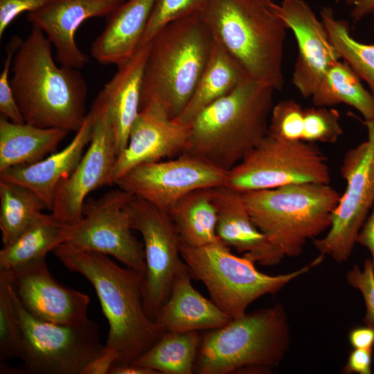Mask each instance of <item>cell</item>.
Returning a JSON list of instances; mask_svg holds the SVG:
<instances>
[{"label": "cell", "mask_w": 374, "mask_h": 374, "mask_svg": "<svg viewBox=\"0 0 374 374\" xmlns=\"http://www.w3.org/2000/svg\"><path fill=\"white\" fill-rule=\"evenodd\" d=\"M53 252L69 271L81 274L93 285L109 324L105 348L118 356L114 365L132 363L166 332L145 311L143 275L118 266L109 256L69 242Z\"/></svg>", "instance_id": "1"}, {"label": "cell", "mask_w": 374, "mask_h": 374, "mask_svg": "<svg viewBox=\"0 0 374 374\" xmlns=\"http://www.w3.org/2000/svg\"><path fill=\"white\" fill-rule=\"evenodd\" d=\"M12 90L26 123L78 132L84 121L87 84L78 69L57 66L52 44L32 26L14 57Z\"/></svg>", "instance_id": "2"}, {"label": "cell", "mask_w": 374, "mask_h": 374, "mask_svg": "<svg viewBox=\"0 0 374 374\" xmlns=\"http://www.w3.org/2000/svg\"><path fill=\"white\" fill-rule=\"evenodd\" d=\"M200 15L213 39L249 79L275 91L283 88L289 28L280 5L274 0H209Z\"/></svg>", "instance_id": "3"}, {"label": "cell", "mask_w": 374, "mask_h": 374, "mask_svg": "<svg viewBox=\"0 0 374 374\" xmlns=\"http://www.w3.org/2000/svg\"><path fill=\"white\" fill-rule=\"evenodd\" d=\"M274 91L245 79L193 120L183 154L229 172L268 134Z\"/></svg>", "instance_id": "4"}, {"label": "cell", "mask_w": 374, "mask_h": 374, "mask_svg": "<svg viewBox=\"0 0 374 374\" xmlns=\"http://www.w3.org/2000/svg\"><path fill=\"white\" fill-rule=\"evenodd\" d=\"M150 42L140 108L154 104L175 119L193 94L213 38L200 13H195L168 24Z\"/></svg>", "instance_id": "5"}, {"label": "cell", "mask_w": 374, "mask_h": 374, "mask_svg": "<svg viewBox=\"0 0 374 374\" xmlns=\"http://www.w3.org/2000/svg\"><path fill=\"white\" fill-rule=\"evenodd\" d=\"M290 343L289 322L281 304L246 313L202 336L194 373L269 371L283 360Z\"/></svg>", "instance_id": "6"}, {"label": "cell", "mask_w": 374, "mask_h": 374, "mask_svg": "<svg viewBox=\"0 0 374 374\" xmlns=\"http://www.w3.org/2000/svg\"><path fill=\"white\" fill-rule=\"evenodd\" d=\"M258 228L285 256L301 254L330 226L341 195L330 184L302 183L242 193Z\"/></svg>", "instance_id": "7"}, {"label": "cell", "mask_w": 374, "mask_h": 374, "mask_svg": "<svg viewBox=\"0 0 374 374\" xmlns=\"http://www.w3.org/2000/svg\"><path fill=\"white\" fill-rule=\"evenodd\" d=\"M181 256L192 278L204 283L211 299L231 319L242 317L251 303L277 293L325 258L320 254L296 270L273 276L258 270L253 260L231 253L220 240L199 247L181 244Z\"/></svg>", "instance_id": "8"}, {"label": "cell", "mask_w": 374, "mask_h": 374, "mask_svg": "<svg viewBox=\"0 0 374 374\" xmlns=\"http://www.w3.org/2000/svg\"><path fill=\"white\" fill-rule=\"evenodd\" d=\"M9 291L22 335L19 358L24 373L82 374L103 351L105 345L94 321L62 325L39 319L24 308L10 281Z\"/></svg>", "instance_id": "9"}, {"label": "cell", "mask_w": 374, "mask_h": 374, "mask_svg": "<svg viewBox=\"0 0 374 374\" xmlns=\"http://www.w3.org/2000/svg\"><path fill=\"white\" fill-rule=\"evenodd\" d=\"M330 181L328 159L316 143L281 140L267 134L228 172L225 186L245 193Z\"/></svg>", "instance_id": "10"}, {"label": "cell", "mask_w": 374, "mask_h": 374, "mask_svg": "<svg viewBox=\"0 0 374 374\" xmlns=\"http://www.w3.org/2000/svg\"><path fill=\"white\" fill-rule=\"evenodd\" d=\"M367 139L350 149L340 172L346 186L327 233L312 240L320 254L342 263L351 256L358 233L374 204V118L365 121Z\"/></svg>", "instance_id": "11"}, {"label": "cell", "mask_w": 374, "mask_h": 374, "mask_svg": "<svg viewBox=\"0 0 374 374\" xmlns=\"http://www.w3.org/2000/svg\"><path fill=\"white\" fill-rule=\"evenodd\" d=\"M130 226L143 240L145 274L142 284L143 307L155 321L168 299L175 276L185 265L181 240L168 213L133 196L127 206Z\"/></svg>", "instance_id": "12"}, {"label": "cell", "mask_w": 374, "mask_h": 374, "mask_svg": "<svg viewBox=\"0 0 374 374\" xmlns=\"http://www.w3.org/2000/svg\"><path fill=\"white\" fill-rule=\"evenodd\" d=\"M133 196L118 188L97 199H87L83 218L70 226L66 242L84 250L113 256L144 277V248L132 233L127 211Z\"/></svg>", "instance_id": "13"}, {"label": "cell", "mask_w": 374, "mask_h": 374, "mask_svg": "<svg viewBox=\"0 0 374 374\" xmlns=\"http://www.w3.org/2000/svg\"><path fill=\"white\" fill-rule=\"evenodd\" d=\"M228 172L188 154L138 165L116 180L118 188L168 211L197 189L225 185Z\"/></svg>", "instance_id": "14"}, {"label": "cell", "mask_w": 374, "mask_h": 374, "mask_svg": "<svg viewBox=\"0 0 374 374\" xmlns=\"http://www.w3.org/2000/svg\"><path fill=\"white\" fill-rule=\"evenodd\" d=\"M92 137L72 172L56 187L51 214L60 222L74 226L83 218V206L91 191L113 185L112 177L118 157L114 136L105 105L96 98Z\"/></svg>", "instance_id": "15"}, {"label": "cell", "mask_w": 374, "mask_h": 374, "mask_svg": "<svg viewBox=\"0 0 374 374\" xmlns=\"http://www.w3.org/2000/svg\"><path fill=\"white\" fill-rule=\"evenodd\" d=\"M6 272L21 303L35 317L62 325H78L89 319V296L55 280L46 260Z\"/></svg>", "instance_id": "16"}, {"label": "cell", "mask_w": 374, "mask_h": 374, "mask_svg": "<svg viewBox=\"0 0 374 374\" xmlns=\"http://www.w3.org/2000/svg\"><path fill=\"white\" fill-rule=\"evenodd\" d=\"M280 8L298 45L292 82L302 96L311 97L328 70L341 58L323 22L305 0H283Z\"/></svg>", "instance_id": "17"}, {"label": "cell", "mask_w": 374, "mask_h": 374, "mask_svg": "<svg viewBox=\"0 0 374 374\" xmlns=\"http://www.w3.org/2000/svg\"><path fill=\"white\" fill-rule=\"evenodd\" d=\"M189 135V125L170 118L159 106L148 104L141 107L130 130L127 144L116 159L112 177L113 184L138 165L183 154Z\"/></svg>", "instance_id": "18"}, {"label": "cell", "mask_w": 374, "mask_h": 374, "mask_svg": "<svg viewBox=\"0 0 374 374\" xmlns=\"http://www.w3.org/2000/svg\"><path fill=\"white\" fill-rule=\"evenodd\" d=\"M125 0H53L37 10L28 12L27 19L40 28L55 49L61 64L80 69L89 56L78 46L75 36L87 19L109 15Z\"/></svg>", "instance_id": "19"}, {"label": "cell", "mask_w": 374, "mask_h": 374, "mask_svg": "<svg viewBox=\"0 0 374 374\" xmlns=\"http://www.w3.org/2000/svg\"><path fill=\"white\" fill-rule=\"evenodd\" d=\"M217 209V235L229 247L263 266H274L285 257L258 228L243 194L225 185L213 188Z\"/></svg>", "instance_id": "20"}, {"label": "cell", "mask_w": 374, "mask_h": 374, "mask_svg": "<svg viewBox=\"0 0 374 374\" xmlns=\"http://www.w3.org/2000/svg\"><path fill=\"white\" fill-rule=\"evenodd\" d=\"M93 125L94 115L90 109L82 126L65 148L37 162L0 172V181L30 188L44 201L47 209L51 211L56 187L72 172L82 158L91 139Z\"/></svg>", "instance_id": "21"}, {"label": "cell", "mask_w": 374, "mask_h": 374, "mask_svg": "<svg viewBox=\"0 0 374 374\" xmlns=\"http://www.w3.org/2000/svg\"><path fill=\"white\" fill-rule=\"evenodd\" d=\"M150 42L138 48L96 97L105 105L118 156L126 147L131 127L140 111L143 70Z\"/></svg>", "instance_id": "22"}, {"label": "cell", "mask_w": 374, "mask_h": 374, "mask_svg": "<svg viewBox=\"0 0 374 374\" xmlns=\"http://www.w3.org/2000/svg\"><path fill=\"white\" fill-rule=\"evenodd\" d=\"M191 278L185 263L177 274L170 296L155 318L166 331L184 332L213 330L231 321L211 299H206L195 289Z\"/></svg>", "instance_id": "23"}, {"label": "cell", "mask_w": 374, "mask_h": 374, "mask_svg": "<svg viewBox=\"0 0 374 374\" xmlns=\"http://www.w3.org/2000/svg\"><path fill=\"white\" fill-rule=\"evenodd\" d=\"M156 0H125L107 16L104 30L91 46L92 57L101 64H116L138 50Z\"/></svg>", "instance_id": "24"}, {"label": "cell", "mask_w": 374, "mask_h": 374, "mask_svg": "<svg viewBox=\"0 0 374 374\" xmlns=\"http://www.w3.org/2000/svg\"><path fill=\"white\" fill-rule=\"evenodd\" d=\"M69 132L61 128L15 123L1 115L0 172L43 159L47 154L54 152Z\"/></svg>", "instance_id": "25"}, {"label": "cell", "mask_w": 374, "mask_h": 374, "mask_svg": "<svg viewBox=\"0 0 374 374\" xmlns=\"http://www.w3.org/2000/svg\"><path fill=\"white\" fill-rule=\"evenodd\" d=\"M249 78L238 62L213 39L211 52L193 96L175 119L189 125L206 107L234 90Z\"/></svg>", "instance_id": "26"}, {"label": "cell", "mask_w": 374, "mask_h": 374, "mask_svg": "<svg viewBox=\"0 0 374 374\" xmlns=\"http://www.w3.org/2000/svg\"><path fill=\"white\" fill-rule=\"evenodd\" d=\"M70 226L62 224L52 214L42 213L18 238L0 251V270L13 271L46 260L47 253L66 242Z\"/></svg>", "instance_id": "27"}, {"label": "cell", "mask_w": 374, "mask_h": 374, "mask_svg": "<svg viewBox=\"0 0 374 374\" xmlns=\"http://www.w3.org/2000/svg\"><path fill=\"white\" fill-rule=\"evenodd\" d=\"M213 188L189 193L167 212L181 244L199 247L220 240L216 232L217 209Z\"/></svg>", "instance_id": "28"}, {"label": "cell", "mask_w": 374, "mask_h": 374, "mask_svg": "<svg viewBox=\"0 0 374 374\" xmlns=\"http://www.w3.org/2000/svg\"><path fill=\"white\" fill-rule=\"evenodd\" d=\"M311 98L314 106L346 104L357 110L365 121L374 118V96L344 61L330 66Z\"/></svg>", "instance_id": "29"}, {"label": "cell", "mask_w": 374, "mask_h": 374, "mask_svg": "<svg viewBox=\"0 0 374 374\" xmlns=\"http://www.w3.org/2000/svg\"><path fill=\"white\" fill-rule=\"evenodd\" d=\"M202 338L198 331H166L132 363L159 374H192Z\"/></svg>", "instance_id": "30"}, {"label": "cell", "mask_w": 374, "mask_h": 374, "mask_svg": "<svg viewBox=\"0 0 374 374\" xmlns=\"http://www.w3.org/2000/svg\"><path fill=\"white\" fill-rule=\"evenodd\" d=\"M46 208L44 201L22 185L0 181V229L3 245L18 238Z\"/></svg>", "instance_id": "31"}, {"label": "cell", "mask_w": 374, "mask_h": 374, "mask_svg": "<svg viewBox=\"0 0 374 374\" xmlns=\"http://www.w3.org/2000/svg\"><path fill=\"white\" fill-rule=\"evenodd\" d=\"M320 14L329 40L340 58L366 82L374 96V44L355 39L347 21L337 19L332 8H323Z\"/></svg>", "instance_id": "32"}, {"label": "cell", "mask_w": 374, "mask_h": 374, "mask_svg": "<svg viewBox=\"0 0 374 374\" xmlns=\"http://www.w3.org/2000/svg\"><path fill=\"white\" fill-rule=\"evenodd\" d=\"M22 335L9 291V279L0 270V362L20 357Z\"/></svg>", "instance_id": "33"}, {"label": "cell", "mask_w": 374, "mask_h": 374, "mask_svg": "<svg viewBox=\"0 0 374 374\" xmlns=\"http://www.w3.org/2000/svg\"><path fill=\"white\" fill-rule=\"evenodd\" d=\"M343 134L339 112L328 107L304 109L302 141L316 143H335Z\"/></svg>", "instance_id": "34"}, {"label": "cell", "mask_w": 374, "mask_h": 374, "mask_svg": "<svg viewBox=\"0 0 374 374\" xmlns=\"http://www.w3.org/2000/svg\"><path fill=\"white\" fill-rule=\"evenodd\" d=\"M209 0H156L140 46L148 44L168 24L195 13H201Z\"/></svg>", "instance_id": "35"}, {"label": "cell", "mask_w": 374, "mask_h": 374, "mask_svg": "<svg viewBox=\"0 0 374 374\" xmlns=\"http://www.w3.org/2000/svg\"><path fill=\"white\" fill-rule=\"evenodd\" d=\"M304 108L293 99L274 105L269 121L268 134L281 140H302Z\"/></svg>", "instance_id": "36"}, {"label": "cell", "mask_w": 374, "mask_h": 374, "mask_svg": "<svg viewBox=\"0 0 374 374\" xmlns=\"http://www.w3.org/2000/svg\"><path fill=\"white\" fill-rule=\"evenodd\" d=\"M23 39L13 35L6 46V58L0 74V112L1 114L15 123H24V117L15 98L10 80V71L16 52L22 44Z\"/></svg>", "instance_id": "37"}, {"label": "cell", "mask_w": 374, "mask_h": 374, "mask_svg": "<svg viewBox=\"0 0 374 374\" xmlns=\"http://www.w3.org/2000/svg\"><path fill=\"white\" fill-rule=\"evenodd\" d=\"M346 279L363 296L366 307L364 323L374 326V267L371 259H366L362 268L354 265L348 271Z\"/></svg>", "instance_id": "38"}, {"label": "cell", "mask_w": 374, "mask_h": 374, "mask_svg": "<svg viewBox=\"0 0 374 374\" xmlns=\"http://www.w3.org/2000/svg\"><path fill=\"white\" fill-rule=\"evenodd\" d=\"M53 0H0V39L10 23L24 12H31Z\"/></svg>", "instance_id": "39"}, {"label": "cell", "mask_w": 374, "mask_h": 374, "mask_svg": "<svg viewBox=\"0 0 374 374\" xmlns=\"http://www.w3.org/2000/svg\"><path fill=\"white\" fill-rule=\"evenodd\" d=\"M373 349L353 348L345 366L344 373L371 374Z\"/></svg>", "instance_id": "40"}, {"label": "cell", "mask_w": 374, "mask_h": 374, "mask_svg": "<svg viewBox=\"0 0 374 374\" xmlns=\"http://www.w3.org/2000/svg\"><path fill=\"white\" fill-rule=\"evenodd\" d=\"M117 361V355L104 347L101 353L86 366L82 374H109V370Z\"/></svg>", "instance_id": "41"}, {"label": "cell", "mask_w": 374, "mask_h": 374, "mask_svg": "<svg viewBox=\"0 0 374 374\" xmlns=\"http://www.w3.org/2000/svg\"><path fill=\"white\" fill-rule=\"evenodd\" d=\"M348 341L353 348L373 349L374 326L364 323L353 328L349 332Z\"/></svg>", "instance_id": "42"}, {"label": "cell", "mask_w": 374, "mask_h": 374, "mask_svg": "<svg viewBox=\"0 0 374 374\" xmlns=\"http://www.w3.org/2000/svg\"><path fill=\"white\" fill-rule=\"evenodd\" d=\"M357 243L369 251L374 267V204L358 233Z\"/></svg>", "instance_id": "43"}, {"label": "cell", "mask_w": 374, "mask_h": 374, "mask_svg": "<svg viewBox=\"0 0 374 374\" xmlns=\"http://www.w3.org/2000/svg\"><path fill=\"white\" fill-rule=\"evenodd\" d=\"M351 8L350 17L353 21L374 16V0H344Z\"/></svg>", "instance_id": "44"}, {"label": "cell", "mask_w": 374, "mask_h": 374, "mask_svg": "<svg viewBox=\"0 0 374 374\" xmlns=\"http://www.w3.org/2000/svg\"><path fill=\"white\" fill-rule=\"evenodd\" d=\"M109 374H159L157 371L134 363L114 365Z\"/></svg>", "instance_id": "45"}]
</instances>
